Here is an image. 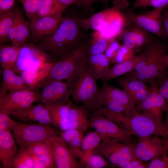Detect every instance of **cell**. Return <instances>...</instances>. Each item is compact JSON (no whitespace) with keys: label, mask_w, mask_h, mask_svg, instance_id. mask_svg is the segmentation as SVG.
Returning <instances> with one entry per match:
<instances>
[{"label":"cell","mask_w":168,"mask_h":168,"mask_svg":"<svg viewBox=\"0 0 168 168\" xmlns=\"http://www.w3.org/2000/svg\"><path fill=\"white\" fill-rule=\"evenodd\" d=\"M90 45L88 46V55L104 53L110 43L113 40L103 35L98 31L92 34Z\"/></svg>","instance_id":"cell-32"},{"label":"cell","mask_w":168,"mask_h":168,"mask_svg":"<svg viewBox=\"0 0 168 168\" xmlns=\"http://www.w3.org/2000/svg\"><path fill=\"white\" fill-rule=\"evenodd\" d=\"M156 136H152L139 139V142L136 144L134 149L135 156L140 159L152 144Z\"/></svg>","instance_id":"cell-40"},{"label":"cell","mask_w":168,"mask_h":168,"mask_svg":"<svg viewBox=\"0 0 168 168\" xmlns=\"http://www.w3.org/2000/svg\"><path fill=\"white\" fill-rule=\"evenodd\" d=\"M118 124L132 132L138 139L152 136L163 137L168 135V130L163 123L159 122L143 112L130 116L123 114Z\"/></svg>","instance_id":"cell-5"},{"label":"cell","mask_w":168,"mask_h":168,"mask_svg":"<svg viewBox=\"0 0 168 168\" xmlns=\"http://www.w3.org/2000/svg\"><path fill=\"white\" fill-rule=\"evenodd\" d=\"M20 48V47L12 45H1L0 63L3 69H10L16 72V62Z\"/></svg>","instance_id":"cell-28"},{"label":"cell","mask_w":168,"mask_h":168,"mask_svg":"<svg viewBox=\"0 0 168 168\" xmlns=\"http://www.w3.org/2000/svg\"><path fill=\"white\" fill-rule=\"evenodd\" d=\"M79 23L70 18H62L54 32L44 38L38 47L44 51L63 56L73 49L79 34Z\"/></svg>","instance_id":"cell-3"},{"label":"cell","mask_w":168,"mask_h":168,"mask_svg":"<svg viewBox=\"0 0 168 168\" xmlns=\"http://www.w3.org/2000/svg\"><path fill=\"white\" fill-rule=\"evenodd\" d=\"M159 92L162 96L166 100L168 108V77L165 75L158 79Z\"/></svg>","instance_id":"cell-47"},{"label":"cell","mask_w":168,"mask_h":168,"mask_svg":"<svg viewBox=\"0 0 168 168\" xmlns=\"http://www.w3.org/2000/svg\"><path fill=\"white\" fill-rule=\"evenodd\" d=\"M52 151L54 160L58 168H77L79 164L70 151L68 144L55 132L48 139Z\"/></svg>","instance_id":"cell-13"},{"label":"cell","mask_w":168,"mask_h":168,"mask_svg":"<svg viewBox=\"0 0 168 168\" xmlns=\"http://www.w3.org/2000/svg\"><path fill=\"white\" fill-rule=\"evenodd\" d=\"M19 9L16 8L0 14V43L7 41L8 33L13 26Z\"/></svg>","instance_id":"cell-33"},{"label":"cell","mask_w":168,"mask_h":168,"mask_svg":"<svg viewBox=\"0 0 168 168\" xmlns=\"http://www.w3.org/2000/svg\"><path fill=\"white\" fill-rule=\"evenodd\" d=\"M148 168H168V152L166 149L163 153L151 160Z\"/></svg>","instance_id":"cell-45"},{"label":"cell","mask_w":168,"mask_h":168,"mask_svg":"<svg viewBox=\"0 0 168 168\" xmlns=\"http://www.w3.org/2000/svg\"><path fill=\"white\" fill-rule=\"evenodd\" d=\"M67 7L57 0H43L34 18L63 12Z\"/></svg>","instance_id":"cell-34"},{"label":"cell","mask_w":168,"mask_h":168,"mask_svg":"<svg viewBox=\"0 0 168 168\" xmlns=\"http://www.w3.org/2000/svg\"><path fill=\"white\" fill-rule=\"evenodd\" d=\"M149 87L130 95L136 105L141 103L146 98L149 93Z\"/></svg>","instance_id":"cell-50"},{"label":"cell","mask_w":168,"mask_h":168,"mask_svg":"<svg viewBox=\"0 0 168 168\" xmlns=\"http://www.w3.org/2000/svg\"><path fill=\"white\" fill-rule=\"evenodd\" d=\"M88 44L74 48L53 63L44 86L53 81L67 80L80 72L87 63Z\"/></svg>","instance_id":"cell-4"},{"label":"cell","mask_w":168,"mask_h":168,"mask_svg":"<svg viewBox=\"0 0 168 168\" xmlns=\"http://www.w3.org/2000/svg\"><path fill=\"white\" fill-rule=\"evenodd\" d=\"M16 17L13 26L10 29L8 33L7 37V41H10L12 43L14 42L15 40L16 35L17 26Z\"/></svg>","instance_id":"cell-53"},{"label":"cell","mask_w":168,"mask_h":168,"mask_svg":"<svg viewBox=\"0 0 168 168\" xmlns=\"http://www.w3.org/2000/svg\"><path fill=\"white\" fill-rule=\"evenodd\" d=\"M53 63L47 62L40 66L26 69L21 73V76L30 88L35 91L43 86Z\"/></svg>","instance_id":"cell-21"},{"label":"cell","mask_w":168,"mask_h":168,"mask_svg":"<svg viewBox=\"0 0 168 168\" xmlns=\"http://www.w3.org/2000/svg\"><path fill=\"white\" fill-rule=\"evenodd\" d=\"M84 133L74 129H68L60 133L61 137L67 144H68L75 137Z\"/></svg>","instance_id":"cell-49"},{"label":"cell","mask_w":168,"mask_h":168,"mask_svg":"<svg viewBox=\"0 0 168 168\" xmlns=\"http://www.w3.org/2000/svg\"><path fill=\"white\" fill-rule=\"evenodd\" d=\"M162 139L164 147L168 152V135L163 137Z\"/></svg>","instance_id":"cell-59"},{"label":"cell","mask_w":168,"mask_h":168,"mask_svg":"<svg viewBox=\"0 0 168 168\" xmlns=\"http://www.w3.org/2000/svg\"><path fill=\"white\" fill-rule=\"evenodd\" d=\"M166 117L165 121L163 122V124L165 128L168 130V108L166 111Z\"/></svg>","instance_id":"cell-60"},{"label":"cell","mask_w":168,"mask_h":168,"mask_svg":"<svg viewBox=\"0 0 168 168\" xmlns=\"http://www.w3.org/2000/svg\"><path fill=\"white\" fill-rule=\"evenodd\" d=\"M12 168H33L32 158L26 149H20L13 161Z\"/></svg>","instance_id":"cell-38"},{"label":"cell","mask_w":168,"mask_h":168,"mask_svg":"<svg viewBox=\"0 0 168 168\" xmlns=\"http://www.w3.org/2000/svg\"><path fill=\"white\" fill-rule=\"evenodd\" d=\"M88 115L90 126L105 137L122 142L137 143L132 132L106 118L101 111L89 113Z\"/></svg>","instance_id":"cell-7"},{"label":"cell","mask_w":168,"mask_h":168,"mask_svg":"<svg viewBox=\"0 0 168 168\" xmlns=\"http://www.w3.org/2000/svg\"><path fill=\"white\" fill-rule=\"evenodd\" d=\"M30 156L33 162V168H46L44 164L38 159L33 156Z\"/></svg>","instance_id":"cell-56"},{"label":"cell","mask_w":168,"mask_h":168,"mask_svg":"<svg viewBox=\"0 0 168 168\" xmlns=\"http://www.w3.org/2000/svg\"><path fill=\"white\" fill-rule=\"evenodd\" d=\"M83 1L85 7L88 8L91 7L95 2L97 1L103 2V0H83Z\"/></svg>","instance_id":"cell-57"},{"label":"cell","mask_w":168,"mask_h":168,"mask_svg":"<svg viewBox=\"0 0 168 168\" xmlns=\"http://www.w3.org/2000/svg\"><path fill=\"white\" fill-rule=\"evenodd\" d=\"M62 4L68 7V6L74 4L80 7H85L83 0H57Z\"/></svg>","instance_id":"cell-54"},{"label":"cell","mask_w":168,"mask_h":168,"mask_svg":"<svg viewBox=\"0 0 168 168\" xmlns=\"http://www.w3.org/2000/svg\"><path fill=\"white\" fill-rule=\"evenodd\" d=\"M163 30L166 39H168V9L162 15Z\"/></svg>","instance_id":"cell-55"},{"label":"cell","mask_w":168,"mask_h":168,"mask_svg":"<svg viewBox=\"0 0 168 168\" xmlns=\"http://www.w3.org/2000/svg\"><path fill=\"white\" fill-rule=\"evenodd\" d=\"M125 24V17L121 12L118 14L103 30L99 31L104 37L114 40L123 30Z\"/></svg>","instance_id":"cell-31"},{"label":"cell","mask_w":168,"mask_h":168,"mask_svg":"<svg viewBox=\"0 0 168 168\" xmlns=\"http://www.w3.org/2000/svg\"><path fill=\"white\" fill-rule=\"evenodd\" d=\"M165 8H154L151 11L140 14H135L128 11L124 14L125 26L135 24L162 39H166L163 30L162 13Z\"/></svg>","instance_id":"cell-8"},{"label":"cell","mask_w":168,"mask_h":168,"mask_svg":"<svg viewBox=\"0 0 168 168\" xmlns=\"http://www.w3.org/2000/svg\"><path fill=\"white\" fill-rule=\"evenodd\" d=\"M102 96L103 107L109 111L120 113L126 114V110L124 106L118 102L107 97Z\"/></svg>","instance_id":"cell-43"},{"label":"cell","mask_w":168,"mask_h":168,"mask_svg":"<svg viewBox=\"0 0 168 168\" xmlns=\"http://www.w3.org/2000/svg\"><path fill=\"white\" fill-rule=\"evenodd\" d=\"M162 64L164 68L167 69L168 68V54H166L162 58Z\"/></svg>","instance_id":"cell-58"},{"label":"cell","mask_w":168,"mask_h":168,"mask_svg":"<svg viewBox=\"0 0 168 168\" xmlns=\"http://www.w3.org/2000/svg\"><path fill=\"white\" fill-rule=\"evenodd\" d=\"M9 115L0 112V130L12 131L17 122L11 119Z\"/></svg>","instance_id":"cell-46"},{"label":"cell","mask_w":168,"mask_h":168,"mask_svg":"<svg viewBox=\"0 0 168 168\" xmlns=\"http://www.w3.org/2000/svg\"><path fill=\"white\" fill-rule=\"evenodd\" d=\"M168 5V0H135L133 5L128 11L133 12L138 8L147 7L165 8Z\"/></svg>","instance_id":"cell-39"},{"label":"cell","mask_w":168,"mask_h":168,"mask_svg":"<svg viewBox=\"0 0 168 168\" xmlns=\"http://www.w3.org/2000/svg\"><path fill=\"white\" fill-rule=\"evenodd\" d=\"M120 46L119 42L115 40L110 43L105 51L104 53L110 63L114 60Z\"/></svg>","instance_id":"cell-48"},{"label":"cell","mask_w":168,"mask_h":168,"mask_svg":"<svg viewBox=\"0 0 168 168\" xmlns=\"http://www.w3.org/2000/svg\"><path fill=\"white\" fill-rule=\"evenodd\" d=\"M43 0H25L22 3L27 17L31 21L35 16Z\"/></svg>","instance_id":"cell-41"},{"label":"cell","mask_w":168,"mask_h":168,"mask_svg":"<svg viewBox=\"0 0 168 168\" xmlns=\"http://www.w3.org/2000/svg\"><path fill=\"white\" fill-rule=\"evenodd\" d=\"M123 44L133 49L139 50L151 41L149 33L135 24H132L123 30L118 36Z\"/></svg>","instance_id":"cell-16"},{"label":"cell","mask_w":168,"mask_h":168,"mask_svg":"<svg viewBox=\"0 0 168 168\" xmlns=\"http://www.w3.org/2000/svg\"><path fill=\"white\" fill-rule=\"evenodd\" d=\"M43 87L39 100L41 103L65 104L69 101L71 92L66 82L53 81L47 83Z\"/></svg>","instance_id":"cell-15"},{"label":"cell","mask_w":168,"mask_h":168,"mask_svg":"<svg viewBox=\"0 0 168 168\" xmlns=\"http://www.w3.org/2000/svg\"><path fill=\"white\" fill-rule=\"evenodd\" d=\"M63 13L34 18L30 21V27L32 37L38 39L45 38L52 33L60 23Z\"/></svg>","instance_id":"cell-17"},{"label":"cell","mask_w":168,"mask_h":168,"mask_svg":"<svg viewBox=\"0 0 168 168\" xmlns=\"http://www.w3.org/2000/svg\"><path fill=\"white\" fill-rule=\"evenodd\" d=\"M49 62L44 51L31 44L20 47L16 64V73Z\"/></svg>","instance_id":"cell-14"},{"label":"cell","mask_w":168,"mask_h":168,"mask_svg":"<svg viewBox=\"0 0 168 168\" xmlns=\"http://www.w3.org/2000/svg\"><path fill=\"white\" fill-rule=\"evenodd\" d=\"M134 56L133 50L123 44L120 46L111 63L116 64L124 62L131 59Z\"/></svg>","instance_id":"cell-42"},{"label":"cell","mask_w":168,"mask_h":168,"mask_svg":"<svg viewBox=\"0 0 168 168\" xmlns=\"http://www.w3.org/2000/svg\"><path fill=\"white\" fill-rule=\"evenodd\" d=\"M15 0H0V14L11 10Z\"/></svg>","instance_id":"cell-52"},{"label":"cell","mask_w":168,"mask_h":168,"mask_svg":"<svg viewBox=\"0 0 168 168\" xmlns=\"http://www.w3.org/2000/svg\"><path fill=\"white\" fill-rule=\"evenodd\" d=\"M109 0H103V3L104 6L106 7L107 6Z\"/></svg>","instance_id":"cell-61"},{"label":"cell","mask_w":168,"mask_h":168,"mask_svg":"<svg viewBox=\"0 0 168 168\" xmlns=\"http://www.w3.org/2000/svg\"><path fill=\"white\" fill-rule=\"evenodd\" d=\"M147 45L146 56L136 65L133 71L128 73L126 77L145 83L158 79L166 73L162 64L163 57L167 50L166 46L158 40H151Z\"/></svg>","instance_id":"cell-2"},{"label":"cell","mask_w":168,"mask_h":168,"mask_svg":"<svg viewBox=\"0 0 168 168\" xmlns=\"http://www.w3.org/2000/svg\"><path fill=\"white\" fill-rule=\"evenodd\" d=\"M110 60L104 53L88 55L87 63L96 80L101 79L110 69Z\"/></svg>","instance_id":"cell-27"},{"label":"cell","mask_w":168,"mask_h":168,"mask_svg":"<svg viewBox=\"0 0 168 168\" xmlns=\"http://www.w3.org/2000/svg\"><path fill=\"white\" fill-rule=\"evenodd\" d=\"M90 126L88 112L83 105L78 106L70 103L68 121V129L85 132Z\"/></svg>","instance_id":"cell-22"},{"label":"cell","mask_w":168,"mask_h":168,"mask_svg":"<svg viewBox=\"0 0 168 168\" xmlns=\"http://www.w3.org/2000/svg\"><path fill=\"white\" fill-rule=\"evenodd\" d=\"M16 73L11 70L4 69L2 73V82L0 89V98L9 91L32 90L23 77Z\"/></svg>","instance_id":"cell-24"},{"label":"cell","mask_w":168,"mask_h":168,"mask_svg":"<svg viewBox=\"0 0 168 168\" xmlns=\"http://www.w3.org/2000/svg\"><path fill=\"white\" fill-rule=\"evenodd\" d=\"M101 96L110 98L123 105L126 110V116H130L138 111L130 95L121 90L104 82L100 91Z\"/></svg>","instance_id":"cell-19"},{"label":"cell","mask_w":168,"mask_h":168,"mask_svg":"<svg viewBox=\"0 0 168 168\" xmlns=\"http://www.w3.org/2000/svg\"><path fill=\"white\" fill-rule=\"evenodd\" d=\"M105 137L101 133L95 130L84 137L81 146V156L80 162L85 160L92 153Z\"/></svg>","instance_id":"cell-29"},{"label":"cell","mask_w":168,"mask_h":168,"mask_svg":"<svg viewBox=\"0 0 168 168\" xmlns=\"http://www.w3.org/2000/svg\"><path fill=\"white\" fill-rule=\"evenodd\" d=\"M79 167L89 168H102L111 164L101 156L92 153L83 161L79 162Z\"/></svg>","instance_id":"cell-37"},{"label":"cell","mask_w":168,"mask_h":168,"mask_svg":"<svg viewBox=\"0 0 168 168\" xmlns=\"http://www.w3.org/2000/svg\"><path fill=\"white\" fill-rule=\"evenodd\" d=\"M117 81L123 89L130 95L136 92L148 88L145 83L137 79L126 77L119 78Z\"/></svg>","instance_id":"cell-36"},{"label":"cell","mask_w":168,"mask_h":168,"mask_svg":"<svg viewBox=\"0 0 168 168\" xmlns=\"http://www.w3.org/2000/svg\"><path fill=\"white\" fill-rule=\"evenodd\" d=\"M148 163H145L135 157L129 161L123 168H148Z\"/></svg>","instance_id":"cell-51"},{"label":"cell","mask_w":168,"mask_h":168,"mask_svg":"<svg viewBox=\"0 0 168 168\" xmlns=\"http://www.w3.org/2000/svg\"><path fill=\"white\" fill-rule=\"evenodd\" d=\"M18 148L11 132L0 130V160L4 168H12Z\"/></svg>","instance_id":"cell-20"},{"label":"cell","mask_w":168,"mask_h":168,"mask_svg":"<svg viewBox=\"0 0 168 168\" xmlns=\"http://www.w3.org/2000/svg\"><path fill=\"white\" fill-rule=\"evenodd\" d=\"M148 95L146 98L136 107L138 111L144 112L159 122L163 123L164 112L168 108L167 103L160 94L156 80L151 82Z\"/></svg>","instance_id":"cell-12"},{"label":"cell","mask_w":168,"mask_h":168,"mask_svg":"<svg viewBox=\"0 0 168 168\" xmlns=\"http://www.w3.org/2000/svg\"><path fill=\"white\" fill-rule=\"evenodd\" d=\"M20 1L21 3H22L25 0H18Z\"/></svg>","instance_id":"cell-62"},{"label":"cell","mask_w":168,"mask_h":168,"mask_svg":"<svg viewBox=\"0 0 168 168\" xmlns=\"http://www.w3.org/2000/svg\"><path fill=\"white\" fill-rule=\"evenodd\" d=\"M26 150L30 156L40 160L46 168L56 167L48 140L46 142L32 144L29 146Z\"/></svg>","instance_id":"cell-26"},{"label":"cell","mask_w":168,"mask_h":168,"mask_svg":"<svg viewBox=\"0 0 168 168\" xmlns=\"http://www.w3.org/2000/svg\"><path fill=\"white\" fill-rule=\"evenodd\" d=\"M40 94L32 90L9 91L0 98V112L8 114L21 110L40 100Z\"/></svg>","instance_id":"cell-9"},{"label":"cell","mask_w":168,"mask_h":168,"mask_svg":"<svg viewBox=\"0 0 168 168\" xmlns=\"http://www.w3.org/2000/svg\"><path fill=\"white\" fill-rule=\"evenodd\" d=\"M147 54V51L145 49L142 53L135 55L129 60L115 64L101 80L104 82H106L114 78L132 72L133 71L136 65L143 59Z\"/></svg>","instance_id":"cell-25"},{"label":"cell","mask_w":168,"mask_h":168,"mask_svg":"<svg viewBox=\"0 0 168 168\" xmlns=\"http://www.w3.org/2000/svg\"><path fill=\"white\" fill-rule=\"evenodd\" d=\"M96 81L87 63L80 72L66 82L73 100L83 104L89 113L101 111L103 107Z\"/></svg>","instance_id":"cell-1"},{"label":"cell","mask_w":168,"mask_h":168,"mask_svg":"<svg viewBox=\"0 0 168 168\" xmlns=\"http://www.w3.org/2000/svg\"><path fill=\"white\" fill-rule=\"evenodd\" d=\"M70 103L68 101L65 104H45L49 113L52 124L62 131L68 129Z\"/></svg>","instance_id":"cell-23"},{"label":"cell","mask_w":168,"mask_h":168,"mask_svg":"<svg viewBox=\"0 0 168 168\" xmlns=\"http://www.w3.org/2000/svg\"><path fill=\"white\" fill-rule=\"evenodd\" d=\"M136 143L122 142L105 137L92 153L101 156L116 166L126 154L134 153Z\"/></svg>","instance_id":"cell-11"},{"label":"cell","mask_w":168,"mask_h":168,"mask_svg":"<svg viewBox=\"0 0 168 168\" xmlns=\"http://www.w3.org/2000/svg\"><path fill=\"white\" fill-rule=\"evenodd\" d=\"M166 150L162 139L156 136L152 144L140 159L144 162L148 161L161 155Z\"/></svg>","instance_id":"cell-35"},{"label":"cell","mask_w":168,"mask_h":168,"mask_svg":"<svg viewBox=\"0 0 168 168\" xmlns=\"http://www.w3.org/2000/svg\"><path fill=\"white\" fill-rule=\"evenodd\" d=\"M113 4L111 7L80 21V26L86 30L91 29L100 31L118 14L127 9L129 5L127 0H113Z\"/></svg>","instance_id":"cell-10"},{"label":"cell","mask_w":168,"mask_h":168,"mask_svg":"<svg viewBox=\"0 0 168 168\" xmlns=\"http://www.w3.org/2000/svg\"><path fill=\"white\" fill-rule=\"evenodd\" d=\"M84 133H82L75 137L68 144V147L75 157L80 159L81 156V146L84 137Z\"/></svg>","instance_id":"cell-44"},{"label":"cell","mask_w":168,"mask_h":168,"mask_svg":"<svg viewBox=\"0 0 168 168\" xmlns=\"http://www.w3.org/2000/svg\"><path fill=\"white\" fill-rule=\"evenodd\" d=\"M17 26L16 38L12 45L21 47L27 44L30 29V23L24 18L19 9L16 17Z\"/></svg>","instance_id":"cell-30"},{"label":"cell","mask_w":168,"mask_h":168,"mask_svg":"<svg viewBox=\"0 0 168 168\" xmlns=\"http://www.w3.org/2000/svg\"><path fill=\"white\" fill-rule=\"evenodd\" d=\"M12 131L20 149H26L32 144L47 142L55 132L49 127L17 122Z\"/></svg>","instance_id":"cell-6"},{"label":"cell","mask_w":168,"mask_h":168,"mask_svg":"<svg viewBox=\"0 0 168 168\" xmlns=\"http://www.w3.org/2000/svg\"><path fill=\"white\" fill-rule=\"evenodd\" d=\"M9 115L25 123L38 122L40 125L48 127L52 124L48 110L43 103L32 105L23 110L12 112Z\"/></svg>","instance_id":"cell-18"}]
</instances>
